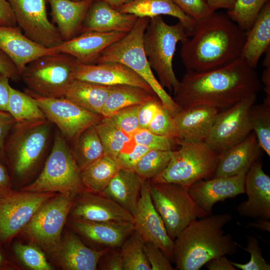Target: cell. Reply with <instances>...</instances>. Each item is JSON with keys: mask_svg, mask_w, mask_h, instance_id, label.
Returning <instances> with one entry per match:
<instances>
[{"mask_svg": "<svg viewBox=\"0 0 270 270\" xmlns=\"http://www.w3.org/2000/svg\"><path fill=\"white\" fill-rule=\"evenodd\" d=\"M262 88L256 68L240 56L212 70L186 71L173 99L182 109L206 106L222 111Z\"/></svg>", "mask_w": 270, "mask_h": 270, "instance_id": "1", "label": "cell"}, {"mask_svg": "<svg viewBox=\"0 0 270 270\" xmlns=\"http://www.w3.org/2000/svg\"><path fill=\"white\" fill-rule=\"evenodd\" d=\"M196 22L191 38L180 42V56L186 71L212 70L240 56L246 32L226 13L215 11Z\"/></svg>", "mask_w": 270, "mask_h": 270, "instance_id": "2", "label": "cell"}, {"mask_svg": "<svg viewBox=\"0 0 270 270\" xmlns=\"http://www.w3.org/2000/svg\"><path fill=\"white\" fill-rule=\"evenodd\" d=\"M231 220L230 214H223L192 221L174 240L176 269L198 270L214 258L236 253L238 243L222 229Z\"/></svg>", "mask_w": 270, "mask_h": 270, "instance_id": "3", "label": "cell"}, {"mask_svg": "<svg viewBox=\"0 0 270 270\" xmlns=\"http://www.w3.org/2000/svg\"><path fill=\"white\" fill-rule=\"evenodd\" d=\"M52 123L46 118L16 122L4 146L5 161L17 178L26 179L34 172L49 148Z\"/></svg>", "mask_w": 270, "mask_h": 270, "instance_id": "4", "label": "cell"}, {"mask_svg": "<svg viewBox=\"0 0 270 270\" xmlns=\"http://www.w3.org/2000/svg\"><path fill=\"white\" fill-rule=\"evenodd\" d=\"M150 18H138L132 30L104 49L94 64L119 62L131 68L150 85L173 118L182 108L156 78L144 49L143 36Z\"/></svg>", "mask_w": 270, "mask_h": 270, "instance_id": "5", "label": "cell"}, {"mask_svg": "<svg viewBox=\"0 0 270 270\" xmlns=\"http://www.w3.org/2000/svg\"><path fill=\"white\" fill-rule=\"evenodd\" d=\"M188 37L180 22L168 24L160 16L150 18L144 34L143 46L150 67L156 72L160 85L174 93L180 81L174 71L173 58L177 44Z\"/></svg>", "mask_w": 270, "mask_h": 270, "instance_id": "6", "label": "cell"}, {"mask_svg": "<svg viewBox=\"0 0 270 270\" xmlns=\"http://www.w3.org/2000/svg\"><path fill=\"white\" fill-rule=\"evenodd\" d=\"M34 192L69 194L76 196L86 190L67 142L56 130L50 152L38 177L22 188Z\"/></svg>", "mask_w": 270, "mask_h": 270, "instance_id": "7", "label": "cell"}, {"mask_svg": "<svg viewBox=\"0 0 270 270\" xmlns=\"http://www.w3.org/2000/svg\"><path fill=\"white\" fill-rule=\"evenodd\" d=\"M173 150L166 168L152 180L153 183H171L189 188L202 180L212 178L218 154L205 142L181 143Z\"/></svg>", "mask_w": 270, "mask_h": 270, "instance_id": "8", "label": "cell"}, {"mask_svg": "<svg viewBox=\"0 0 270 270\" xmlns=\"http://www.w3.org/2000/svg\"><path fill=\"white\" fill-rule=\"evenodd\" d=\"M76 64V58L67 54L44 55L26 65L21 74V79L28 90L40 96L64 98L73 80Z\"/></svg>", "mask_w": 270, "mask_h": 270, "instance_id": "9", "label": "cell"}, {"mask_svg": "<svg viewBox=\"0 0 270 270\" xmlns=\"http://www.w3.org/2000/svg\"><path fill=\"white\" fill-rule=\"evenodd\" d=\"M148 188L154 206L173 240L192 221L207 216L192 199L186 187L149 180Z\"/></svg>", "mask_w": 270, "mask_h": 270, "instance_id": "10", "label": "cell"}, {"mask_svg": "<svg viewBox=\"0 0 270 270\" xmlns=\"http://www.w3.org/2000/svg\"><path fill=\"white\" fill-rule=\"evenodd\" d=\"M75 197L59 193L46 202L24 226L30 238L45 250L54 252L61 242L63 227Z\"/></svg>", "mask_w": 270, "mask_h": 270, "instance_id": "11", "label": "cell"}, {"mask_svg": "<svg viewBox=\"0 0 270 270\" xmlns=\"http://www.w3.org/2000/svg\"><path fill=\"white\" fill-rule=\"evenodd\" d=\"M25 92L35 100L46 118L56 125L66 141L72 144L85 130L94 126L104 118L64 98H45L28 88Z\"/></svg>", "mask_w": 270, "mask_h": 270, "instance_id": "12", "label": "cell"}, {"mask_svg": "<svg viewBox=\"0 0 270 270\" xmlns=\"http://www.w3.org/2000/svg\"><path fill=\"white\" fill-rule=\"evenodd\" d=\"M256 98L250 96L220 112L204 142L220 154L244 140L252 131L249 112Z\"/></svg>", "mask_w": 270, "mask_h": 270, "instance_id": "13", "label": "cell"}, {"mask_svg": "<svg viewBox=\"0 0 270 270\" xmlns=\"http://www.w3.org/2000/svg\"><path fill=\"white\" fill-rule=\"evenodd\" d=\"M56 192L22 190L0 196V242H6L17 234L36 211Z\"/></svg>", "mask_w": 270, "mask_h": 270, "instance_id": "14", "label": "cell"}, {"mask_svg": "<svg viewBox=\"0 0 270 270\" xmlns=\"http://www.w3.org/2000/svg\"><path fill=\"white\" fill-rule=\"evenodd\" d=\"M17 26L29 39L44 47L53 48L64 42L58 28L49 20L46 0H8Z\"/></svg>", "mask_w": 270, "mask_h": 270, "instance_id": "15", "label": "cell"}, {"mask_svg": "<svg viewBox=\"0 0 270 270\" xmlns=\"http://www.w3.org/2000/svg\"><path fill=\"white\" fill-rule=\"evenodd\" d=\"M149 180L142 184L137 208L134 216V229L144 242L157 246L170 260H173L174 240L168 236L162 218L152 204Z\"/></svg>", "mask_w": 270, "mask_h": 270, "instance_id": "16", "label": "cell"}, {"mask_svg": "<svg viewBox=\"0 0 270 270\" xmlns=\"http://www.w3.org/2000/svg\"><path fill=\"white\" fill-rule=\"evenodd\" d=\"M246 174L230 176H220L200 180L188 188L189 194L207 216L211 215L214 206L245 193Z\"/></svg>", "mask_w": 270, "mask_h": 270, "instance_id": "17", "label": "cell"}, {"mask_svg": "<svg viewBox=\"0 0 270 270\" xmlns=\"http://www.w3.org/2000/svg\"><path fill=\"white\" fill-rule=\"evenodd\" d=\"M76 196L70 212L72 219L92 222H134V216L130 212L106 196L88 190Z\"/></svg>", "mask_w": 270, "mask_h": 270, "instance_id": "18", "label": "cell"}, {"mask_svg": "<svg viewBox=\"0 0 270 270\" xmlns=\"http://www.w3.org/2000/svg\"><path fill=\"white\" fill-rule=\"evenodd\" d=\"M72 78L73 79L107 86L132 85L154 92L150 85L135 72L119 62L77 64Z\"/></svg>", "mask_w": 270, "mask_h": 270, "instance_id": "19", "label": "cell"}, {"mask_svg": "<svg viewBox=\"0 0 270 270\" xmlns=\"http://www.w3.org/2000/svg\"><path fill=\"white\" fill-rule=\"evenodd\" d=\"M245 193L248 199L236 208L238 214L251 218L270 219V177L262 169L260 158L246 174Z\"/></svg>", "mask_w": 270, "mask_h": 270, "instance_id": "20", "label": "cell"}, {"mask_svg": "<svg viewBox=\"0 0 270 270\" xmlns=\"http://www.w3.org/2000/svg\"><path fill=\"white\" fill-rule=\"evenodd\" d=\"M124 32L88 31L53 48L55 53H64L74 57L77 64H94L101 52L110 44L122 38Z\"/></svg>", "mask_w": 270, "mask_h": 270, "instance_id": "21", "label": "cell"}, {"mask_svg": "<svg viewBox=\"0 0 270 270\" xmlns=\"http://www.w3.org/2000/svg\"><path fill=\"white\" fill-rule=\"evenodd\" d=\"M220 112L206 106L182 109L173 118L175 138L180 144L204 142Z\"/></svg>", "mask_w": 270, "mask_h": 270, "instance_id": "22", "label": "cell"}, {"mask_svg": "<svg viewBox=\"0 0 270 270\" xmlns=\"http://www.w3.org/2000/svg\"><path fill=\"white\" fill-rule=\"evenodd\" d=\"M0 48L12 60L20 76L32 61L55 54L52 48L44 47L28 38L18 26H0Z\"/></svg>", "mask_w": 270, "mask_h": 270, "instance_id": "23", "label": "cell"}, {"mask_svg": "<svg viewBox=\"0 0 270 270\" xmlns=\"http://www.w3.org/2000/svg\"><path fill=\"white\" fill-rule=\"evenodd\" d=\"M262 150L256 136L252 131L244 140L218 154L212 178L246 174L252 165L260 158Z\"/></svg>", "mask_w": 270, "mask_h": 270, "instance_id": "24", "label": "cell"}, {"mask_svg": "<svg viewBox=\"0 0 270 270\" xmlns=\"http://www.w3.org/2000/svg\"><path fill=\"white\" fill-rule=\"evenodd\" d=\"M138 18L134 14L121 12L102 1L94 0L86 12L81 31L128 33Z\"/></svg>", "mask_w": 270, "mask_h": 270, "instance_id": "25", "label": "cell"}, {"mask_svg": "<svg viewBox=\"0 0 270 270\" xmlns=\"http://www.w3.org/2000/svg\"><path fill=\"white\" fill-rule=\"evenodd\" d=\"M71 226L86 238L107 248L120 247L134 230L128 221L92 222L72 219Z\"/></svg>", "mask_w": 270, "mask_h": 270, "instance_id": "26", "label": "cell"}, {"mask_svg": "<svg viewBox=\"0 0 270 270\" xmlns=\"http://www.w3.org/2000/svg\"><path fill=\"white\" fill-rule=\"evenodd\" d=\"M108 248L95 250L86 246L74 234L69 233L54 252L61 266L67 270H95Z\"/></svg>", "mask_w": 270, "mask_h": 270, "instance_id": "27", "label": "cell"}, {"mask_svg": "<svg viewBox=\"0 0 270 270\" xmlns=\"http://www.w3.org/2000/svg\"><path fill=\"white\" fill-rule=\"evenodd\" d=\"M53 22L64 41L76 36L81 30L82 22L93 0H48Z\"/></svg>", "mask_w": 270, "mask_h": 270, "instance_id": "28", "label": "cell"}, {"mask_svg": "<svg viewBox=\"0 0 270 270\" xmlns=\"http://www.w3.org/2000/svg\"><path fill=\"white\" fill-rule=\"evenodd\" d=\"M143 180L134 170L121 168L100 194L116 202L134 216Z\"/></svg>", "mask_w": 270, "mask_h": 270, "instance_id": "29", "label": "cell"}, {"mask_svg": "<svg viewBox=\"0 0 270 270\" xmlns=\"http://www.w3.org/2000/svg\"><path fill=\"white\" fill-rule=\"evenodd\" d=\"M270 48V2L262 8L246 38L240 56L256 68L259 60Z\"/></svg>", "mask_w": 270, "mask_h": 270, "instance_id": "30", "label": "cell"}, {"mask_svg": "<svg viewBox=\"0 0 270 270\" xmlns=\"http://www.w3.org/2000/svg\"><path fill=\"white\" fill-rule=\"evenodd\" d=\"M117 10L138 18H152L162 14L175 17L183 24L190 36L192 35L196 22L182 12L172 0H134Z\"/></svg>", "mask_w": 270, "mask_h": 270, "instance_id": "31", "label": "cell"}, {"mask_svg": "<svg viewBox=\"0 0 270 270\" xmlns=\"http://www.w3.org/2000/svg\"><path fill=\"white\" fill-rule=\"evenodd\" d=\"M112 90V86L73 79L66 90L64 98L88 110L101 114Z\"/></svg>", "mask_w": 270, "mask_h": 270, "instance_id": "32", "label": "cell"}, {"mask_svg": "<svg viewBox=\"0 0 270 270\" xmlns=\"http://www.w3.org/2000/svg\"><path fill=\"white\" fill-rule=\"evenodd\" d=\"M158 97L153 92L139 86L120 84L112 86L102 108L101 114L109 118L118 110L126 107L140 105Z\"/></svg>", "mask_w": 270, "mask_h": 270, "instance_id": "33", "label": "cell"}, {"mask_svg": "<svg viewBox=\"0 0 270 270\" xmlns=\"http://www.w3.org/2000/svg\"><path fill=\"white\" fill-rule=\"evenodd\" d=\"M122 168L117 161L104 155L80 170L86 190L100 194Z\"/></svg>", "mask_w": 270, "mask_h": 270, "instance_id": "34", "label": "cell"}, {"mask_svg": "<svg viewBox=\"0 0 270 270\" xmlns=\"http://www.w3.org/2000/svg\"><path fill=\"white\" fill-rule=\"evenodd\" d=\"M70 148L80 170L104 155L102 142L94 126L85 130Z\"/></svg>", "mask_w": 270, "mask_h": 270, "instance_id": "35", "label": "cell"}, {"mask_svg": "<svg viewBox=\"0 0 270 270\" xmlns=\"http://www.w3.org/2000/svg\"><path fill=\"white\" fill-rule=\"evenodd\" d=\"M7 112L16 122L46 119L35 100L26 93L10 88Z\"/></svg>", "mask_w": 270, "mask_h": 270, "instance_id": "36", "label": "cell"}, {"mask_svg": "<svg viewBox=\"0 0 270 270\" xmlns=\"http://www.w3.org/2000/svg\"><path fill=\"white\" fill-rule=\"evenodd\" d=\"M102 142L104 155L116 160L132 137L117 127L108 118H103L94 125Z\"/></svg>", "mask_w": 270, "mask_h": 270, "instance_id": "37", "label": "cell"}, {"mask_svg": "<svg viewBox=\"0 0 270 270\" xmlns=\"http://www.w3.org/2000/svg\"><path fill=\"white\" fill-rule=\"evenodd\" d=\"M144 244V241L134 229L120 246L124 270H151Z\"/></svg>", "mask_w": 270, "mask_h": 270, "instance_id": "38", "label": "cell"}, {"mask_svg": "<svg viewBox=\"0 0 270 270\" xmlns=\"http://www.w3.org/2000/svg\"><path fill=\"white\" fill-rule=\"evenodd\" d=\"M252 130L254 132L262 150L270 156V99L254 104L249 112Z\"/></svg>", "mask_w": 270, "mask_h": 270, "instance_id": "39", "label": "cell"}, {"mask_svg": "<svg viewBox=\"0 0 270 270\" xmlns=\"http://www.w3.org/2000/svg\"><path fill=\"white\" fill-rule=\"evenodd\" d=\"M172 152L150 150L138 160L134 170L142 179L152 180L166 168Z\"/></svg>", "mask_w": 270, "mask_h": 270, "instance_id": "40", "label": "cell"}, {"mask_svg": "<svg viewBox=\"0 0 270 270\" xmlns=\"http://www.w3.org/2000/svg\"><path fill=\"white\" fill-rule=\"evenodd\" d=\"M270 0H236L233 8L226 14L243 30L252 26L264 6Z\"/></svg>", "mask_w": 270, "mask_h": 270, "instance_id": "41", "label": "cell"}, {"mask_svg": "<svg viewBox=\"0 0 270 270\" xmlns=\"http://www.w3.org/2000/svg\"><path fill=\"white\" fill-rule=\"evenodd\" d=\"M132 140L150 150H174L176 146H180L179 142L174 137L156 135L147 129H138L132 136Z\"/></svg>", "mask_w": 270, "mask_h": 270, "instance_id": "42", "label": "cell"}, {"mask_svg": "<svg viewBox=\"0 0 270 270\" xmlns=\"http://www.w3.org/2000/svg\"><path fill=\"white\" fill-rule=\"evenodd\" d=\"M14 250L15 254L27 267L34 270H52L44 253L35 246L16 243Z\"/></svg>", "mask_w": 270, "mask_h": 270, "instance_id": "43", "label": "cell"}, {"mask_svg": "<svg viewBox=\"0 0 270 270\" xmlns=\"http://www.w3.org/2000/svg\"><path fill=\"white\" fill-rule=\"evenodd\" d=\"M140 105L122 108L108 118L120 130L132 137L138 128V114Z\"/></svg>", "mask_w": 270, "mask_h": 270, "instance_id": "44", "label": "cell"}, {"mask_svg": "<svg viewBox=\"0 0 270 270\" xmlns=\"http://www.w3.org/2000/svg\"><path fill=\"white\" fill-rule=\"evenodd\" d=\"M250 254V260L246 264H238L230 261L236 268L242 270H270V265L263 258L258 242L254 236H247V245L243 248Z\"/></svg>", "mask_w": 270, "mask_h": 270, "instance_id": "45", "label": "cell"}, {"mask_svg": "<svg viewBox=\"0 0 270 270\" xmlns=\"http://www.w3.org/2000/svg\"><path fill=\"white\" fill-rule=\"evenodd\" d=\"M147 130L156 135L175 138L176 130L173 118L163 105L150 122Z\"/></svg>", "mask_w": 270, "mask_h": 270, "instance_id": "46", "label": "cell"}, {"mask_svg": "<svg viewBox=\"0 0 270 270\" xmlns=\"http://www.w3.org/2000/svg\"><path fill=\"white\" fill-rule=\"evenodd\" d=\"M187 16L198 22L212 12L205 0H172Z\"/></svg>", "mask_w": 270, "mask_h": 270, "instance_id": "47", "label": "cell"}, {"mask_svg": "<svg viewBox=\"0 0 270 270\" xmlns=\"http://www.w3.org/2000/svg\"><path fill=\"white\" fill-rule=\"evenodd\" d=\"M144 250L151 270H174L170 260L157 246L150 242H144Z\"/></svg>", "mask_w": 270, "mask_h": 270, "instance_id": "48", "label": "cell"}, {"mask_svg": "<svg viewBox=\"0 0 270 270\" xmlns=\"http://www.w3.org/2000/svg\"><path fill=\"white\" fill-rule=\"evenodd\" d=\"M134 144L132 148L128 150L123 149L117 157L116 160L122 168L134 170L138 160L150 150L144 146L134 142Z\"/></svg>", "mask_w": 270, "mask_h": 270, "instance_id": "49", "label": "cell"}, {"mask_svg": "<svg viewBox=\"0 0 270 270\" xmlns=\"http://www.w3.org/2000/svg\"><path fill=\"white\" fill-rule=\"evenodd\" d=\"M162 105L158 97L140 105L138 114L139 129H148L150 122Z\"/></svg>", "mask_w": 270, "mask_h": 270, "instance_id": "50", "label": "cell"}, {"mask_svg": "<svg viewBox=\"0 0 270 270\" xmlns=\"http://www.w3.org/2000/svg\"><path fill=\"white\" fill-rule=\"evenodd\" d=\"M16 120L8 112L0 110V162L5 161L4 146L7 136Z\"/></svg>", "mask_w": 270, "mask_h": 270, "instance_id": "51", "label": "cell"}, {"mask_svg": "<svg viewBox=\"0 0 270 270\" xmlns=\"http://www.w3.org/2000/svg\"><path fill=\"white\" fill-rule=\"evenodd\" d=\"M103 260L100 264L102 270H124L123 260L120 251L109 250L102 256Z\"/></svg>", "mask_w": 270, "mask_h": 270, "instance_id": "52", "label": "cell"}, {"mask_svg": "<svg viewBox=\"0 0 270 270\" xmlns=\"http://www.w3.org/2000/svg\"><path fill=\"white\" fill-rule=\"evenodd\" d=\"M0 73L16 82L21 79V76L14 62L0 48Z\"/></svg>", "mask_w": 270, "mask_h": 270, "instance_id": "53", "label": "cell"}, {"mask_svg": "<svg viewBox=\"0 0 270 270\" xmlns=\"http://www.w3.org/2000/svg\"><path fill=\"white\" fill-rule=\"evenodd\" d=\"M0 26H17L14 14L8 0H0Z\"/></svg>", "mask_w": 270, "mask_h": 270, "instance_id": "54", "label": "cell"}, {"mask_svg": "<svg viewBox=\"0 0 270 270\" xmlns=\"http://www.w3.org/2000/svg\"><path fill=\"white\" fill-rule=\"evenodd\" d=\"M10 78L0 73V110L7 112L10 86Z\"/></svg>", "mask_w": 270, "mask_h": 270, "instance_id": "55", "label": "cell"}, {"mask_svg": "<svg viewBox=\"0 0 270 270\" xmlns=\"http://www.w3.org/2000/svg\"><path fill=\"white\" fill-rule=\"evenodd\" d=\"M206 268L209 270H236L235 268L229 261L226 256H222L214 258L206 264Z\"/></svg>", "mask_w": 270, "mask_h": 270, "instance_id": "56", "label": "cell"}, {"mask_svg": "<svg viewBox=\"0 0 270 270\" xmlns=\"http://www.w3.org/2000/svg\"><path fill=\"white\" fill-rule=\"evenodd\" d=\"M265 58L264 66L265 68L262 75V82L264 84L266 94L265 98L270 99V50L268 48L264 52Z\"/></svg>", "mask_w": 270, "mask_h": 270, "instance_id": "57", "label": "cell"}, {"mask_svg": "<svg viewBox=\"0 0 270 270\" xmlns=\"http://www.w3.org/2000/svg\"><path fill=\"white\" fill-rule=\"evenodd\" d=\"M12 191L10 177L8 172L0 162V196Z\"/></svg>", "mask_w": 270, "mask_h": 270, "instance_id": "58", "label": "cell"}, {"mask_svg": "<svg viewBox=\"0 0 270 270\" xmlns=\"http://www.w3.org/2000/svg\"><path fill=\"white\" fill-rule=\"evenodd\" d=\"M236 0H205L212 12L220 8L232 10Z\"/></svg>", "mask_w": 270, "mask_h": 270, "instance_id": "59", "label": "cell"}, {"mask_svg": "<svg viewBox=\"0 0 270 270\" xmlns=\"http://www.w3.org/2000/svg\"><path fill=\"white\" fill-rule=\"evenodd\" d=\"M247 226L252 227L262 231L270 232V222L268 219L260 218L256 222L248 223Z\"/></svg>", "mask_w": 270, "mask_h": 270, "instance_id": "60", "label": "cell"}, {"mask_svg": "<svg viewBox=\"0 0 270 270\" xmlns=\"http://www.w3.org/2000/svg\"><path fill=\"white\" fill-rule=\"evenodd\" d=\"M102 1L108 4H109L110 6H111L112 8L118 9V8L122 7V6H124L134 0H99Z\"/></svg>", "mask_w": 270, "mask_h": 270, "instance_id": "61", "label": "cell"}, {"mask_svg": "<svg viewBox=\"0 0 270 270\" xmlns=\"http://www.w3.org/2000/svg\"><path fill=\"white\" fill-rule=\"evenodd\" d=\"M2 255L1 254V253L0 252V264H2Z\"/></svg>", "mask_w": 270, "mask_h": 270, "instance_id": "62", "label": "cell"}, {"mask_svg": "<svg viewBox=\"0 0 270 270\" xmlns=\"http://www.w3.org/2000/svg\"><path fill=\"white\" fill-rule=\"evenodd\" d=\"M73 0V1H80V0Z\"/></svg>", "mask_w": 270, "mask_h": 270, "instance_id": "63", "label": "cell"}]
</instances>
